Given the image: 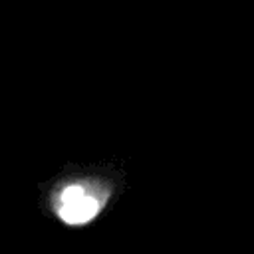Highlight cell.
<instances>
[{
    "label": "cell",
    "instance_id": "cell-1",
    "mask_svg": "<svg viewBox=\"0 0 254 254\" xmlns=\"http://www.w3.org/2000/svg\"><path fill=\"white\" fill-rule=\"evenodd\" d=\"M101 208V198L93 196L91 192L85 194L83 198L75 200V202H69V204H64V206H58L56 210H52L62 222L65 224H71V226H79V224H85L89 222L91 218H95V214L99 212Z\"/></svg>",
    "mask_w": 254,
    "mask_h": 254
}]
</instances>
